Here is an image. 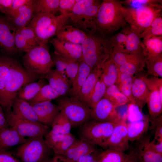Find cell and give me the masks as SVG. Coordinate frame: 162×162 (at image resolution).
Listing matches in <instances>:
<instances>
[{"label": "cell", "mask_w": 162, "mask_h": 162, "mask_svg": "<svg viewBox=\"0 0 162 162\" xmlns=\"http://www.w3.org/2000/svg\"><path fill=\"white\" fill-rule=\"evenodd\" d=\"M162 6H142L137 8L122 6L120 10L127 23L139 35L157 17L162 16Z\"/></svg>", "instance_id": "ba28073f"}, {"label": "cell", "mask_w": 162, "mask_h": 162, "mask_svg": "<svg viewBox=\"0 0 162 162\" xmlns=\"http://www.w3.org/2000/svg\"><path fill=\"white\" fill-rule=\"evenodd\" d=\"M93 69L83 60L79 62L78 72L68 92L70 97H74L77 94Z\"/></svg>", "instance_id": "83f0119b"}, {"label": "cell", "mask_w": 162, "mask_h": 162, "mask_svg": "<svg viewBox=\"0 0 162 162\" xmlns=\"http://www.w3.org/2000/svg\"><path fill=\"white\" fill-rule=\"evenodd\" d=\"M98 154L96 149L93 152L82 156L76 162H93Z\"/></svg>", "instance_id": "6125c7cd"}, {"label": "cell", "mask_w": 162, "mask_h": 162, "mask_svg": "<svg viewBox=\"0 0 162 162\" xmlns=\"http://www.w3.org/2000/svg\"><path fill=\"white\" fill-rule=\"evenodd\" d=\"M61 96L66 95L70 88V85L66 76L56 69H51L43 78Z\"/></svg>", "instance_id": "ac0fdd59"}, {"label": "cell", "mask_w": 162, "mask_h": 162, "mask_svg": "<svg viewBox=\"0 0 162 162\" xmlns=\"http://www.w3.org/2000/svg\"><path fill=\"white\" fill-rule=\"evenodd\" d=\"M100 68L98 67L93 69L81 87L80 92L74 98L84 103L92 92L100 78Z\"/></svg>", "instance_id": "4316f807"}, {"label": "cell", "mask_w": 162, "mask_h": 162, "mask_svg": "<svg viewBox=\"0 0 162 162\" xmlns=\"http://www.w3.org/2000/svg\"><path fill=\"white\" fill-rule=\"evenodd\" d=\"M79 62L70 61L65 69L64 75L68 79L70 85L78 72Z\"/></svg>", "instance_id": "f5cc1de1"}, {"label": "cell", "mask_w": 162, "mask_h": 162, "mask_svg": "<svg viewBox=\"0 0 162 162\" xmlns=\"http://www.w3.org/2000/svg\"><path fill=\"white\" fill-rule=\"evenodd\" d=\"M95 146L83 140L76 139L61 156L71 162H76L82 156L94 152Z\"/></svg>", "instance_id": "e0dca14e"}, {"label": "cell", "mask_w": 162, "mask_h": 162, "mask_svg": "<svg viewBox=\"0 0 162 162\" xmlns=\"http://www.w3.org/2000/svg\"><path fill=\"white\" fill-rule=\"evenodd\" d=\"M14 0H0V11L5 16L8 15Z\"/></svg>", "instance_id": "6f0895ef"}, {"label": "cell", "mask_w": 162, "mask_h": 162, "mask_svg": "<svg viewBox=\"0 0 162 162\" xmlns=\"http://www.w3.org/2000/svg\"><path fill=\"white\" fill-rule=\"evenodd\" d=\"M122 6L119 0L103 1L96 17V26L98 32L110 33L126 26L127 23L120 10Z\"/></svg>", "instance_id": "6da1fadb"}, {"label": "cell", "mask_w": 162, "mask_h": 162, "mask_svg": "<svg viewBox=\"0 0 162 162\" xmlns=\"http://www.w3.org/2000/svg\"><path fill=\"white\" fill-rule=\"evenodd\" d=\"M77 0H60L59 11L61 14L65 15L70 13Z\"/></svg>", "instance_id": "db71d44e"}, {"label": "cell", "mask_w": 162, "mask_h": 162, "mask_svg": "<svg viewBox=\"0 0 162 162\" xmlns=\"http://www.w3.org/2000/svg\"><path fill=\"white\" fill-rule=\"evenodd\" d=\"M94 34H88L81 44L83 61L93 68L101 67L112 51L110 39Z\"/></svg>", "instance_id": "277c9868"}, {"label": "cell", "mask_w": 162, "mask_h": 162, "mask_svg": "<svg viewBox=\"0 0 162 162\" xmlns=\"http://www.w3.org/2000/svg\"><path fill=\"white\" fill-rule=\"evenodd\" d=\"M100 69V78L107 88L115 85L118 75V67L109 58L101 66Z\"/></svg>", "instance_id": "4dcf8cb0"}, {"label": "cell", "mask_w": 162, "mask_h": 162, "mask_svg": "<svg viewBox=\"0 0 162 162\" xmlns=\"http://www.w3.org/2000/svg\"><path fill=\"white\" fill-rule=\"evenodd\" d=\"M129 154L119 150L108 148L99 153V162H124Z\"/></svg>", "instance_id": "f35d334b"}, {"label": "cell", "mask_w": 162, "mask_h": 162, "mask_svg": "<svg viewBox=\"0 0 162 162\" xmlns=\"http://www.w3.org/2000/svg\"><path fill=\"white\" fill-rule=\"evenodd\" d=\"M54 49V52L70 61L80 62L83 60L80 44H73L61 40L57 38L50 41Z\"/></svg>", "instance_id": "9a60e30c"}, {"label": "cell", "mask_w": 162, "mask_h": 162, "mask_svg": "<svg viewBox=\"0 0 162 162\" xmlns=\"http://www.w3.org/2000/svg\"><path fill=\"white\" fill-rule=\"evenodd\" d=\"M122 31L127 37L125 52L143 54L142 42L136 30L130 26L124 27Z\"/></svg>", "instance_id": "d4e9b609"}, {"label": "cell", "mask_w": 162, "mask_h": 162, "mask_svg": "<svg viewBox=\"0 0 162 162\" xmlns=\"http://www.w3.org/2000/svg\"><path fill=\"white\" fill-rule=\"evenodd\" d=\"M26 139L13 127L0 132V151H7L10 148L24 142Z\"/></svg>", "instance_id": "44dd1931"}, {"label": "cell", "mask_w": 162, "mask_h": 162, "mask_svg": "<svg viewBox=\"0 0 162 162\" xmlns=\"http://www.w3.org/2000/svg\"><path fill=\"white\" fill-rule=\"evenodd\" d=\"M60 96L49 84H47L41 88L35 97L28 102L31 105H33L43 102L51 101Z\"/></svg>", "instance_id": "ab89813d"}, {"label": "cell", "mask_w": 162, "mask_h": 162, "mask_svg": "<svg viewBox=\"0 0 162 162\" xmlns=\"http://www.w3.org/2000/svg\"><path fill=\"white\" fill-rule=\"evenodd\" d=\"M70 15L38 13L34 15L27 26L33 29L40 44L47 45L52 37L69 23Z\"/></svg>", "instance_id": "7a4b0ae2"}, {"label": "cell", "mask_w": 162, "mask_h": 162, "mask_svg": "<svg viewBox=\"0 0 162 162\" xmlns=\"http://www.w3.org/2000/svg\"><path fill=\"white\" fill-rule=\"evenodd\" d=\"M116 107L109 100L104 97L92 109L91 120L119 123L126 116L123 117L117 111Z\"/></svg>", "instance_id": "7c38bea8"}, {"label": "cell", "mask_w": 162, "mask_h": 162, "mask_svg": "<svg viewBox=\"0 0 162 162\" xmlns=\"http://www.w3.org/2000/svg\"><path fill=\"white\" fill-rule=\"evenodd\" d=\"M149 118L136 122L127 123L129 142L138 141L141 139L150 128Z\"/></svg>", "instance_id": "f1b7e54d"}, {"label": "cell", "mask_w": 162, "mask_h": 162, "mask_svg": "<svg viewBox=\"0 0 162 162\" xmlns=\"http://www.w3.org/2000/svg\"><path fill=\"white\" fill-rule=\"evenodd\" d=\"M56 100L60 112L69 120L72 128L80 126L91 120L92 110L76 98L64 95Z\"/></svg>", "instance_id": "8992f818"}, {"label": "cell", "mask_w": 162, "mask_h": 162, "mask_svg": "<svg viewBox=\"0 0 162 162\" xmlns=\"http://www.w3.org/2000/svg\"><path fill=\"white\" fill-rule=\"evenodd\" d=\"M126 117L129 122L143 120L149 118L144 115L142 109L138 106L131 103L128 104Z\"/></svg>", "instance_id": "bcb514c9"}, {"label": "cell", "mask_w": 162, "mask_h": 162, "mask_svg": "<svg viewBox=\"0 0 162 162\" xmlns=\"http://www.w3.org/2000/svg\"><path fill=\"white\" fill-rule=\"evenodd\" d=\"M148 74L156 77H162V55L146 60Z\"/></svg>", "instance_id": "f6af8a7d"}, {"label": "cell", "mask_w": 162, "mask_h": 162, "mask_svg": "<svg viewBox=\"0 0 162 162\" xmlns=\"http://www.w3.org/2000/svg\"><path fill=\"white\" fill-rule=\"evenodd\" d=\"M142 58H145L143 54L127 53L112 50L109 58L119 67L127 62Z\"/></svg>", "instance_id": "7bdbcfd3"}, {"label": "cell", "mask_w": 162, "mask_h": 162, "mask_svg": "<svg viewBox=\"0 0 162 162\" xmlns=\"http://www.w3.org/2000/svg\"><path fill=\"white\" fill-rule=\"evenodd\" d=\"M139 35L140 38L143 39L149 36H162V16L154 19L147 28Z\"/></svg>", "instance_id": "ee69618b"}, {"label": "cell", "mask_w": 162, "mask_h": 162, "mask_svg": "<svg viewBox=\"0 0 162 162\" xmlns=\"http://www.w3.org/2000/svg\"><path fill=\"white\" fill-rule=\"evenodd\" d=\"M154 130V137L153 140H162V116H159L156 119L152 127Z\"/></svg>", "instance_id": "11a10c76"}, {"label": "cell", "mask_w": 162, "mask_h": 162, "mask_svg": "<svg viewBox=\"0 0 162 162\" xmlns=\"http://www.w3.org/2000/svg\"><path fill=\"white\" fill-rule=\"evenodd\" d=\"M126 39V35L122 31L115 35L110 39L112 50L125 52Z\"/></svg>", "instance_id": "7dc6e473"}, {"label": "cell", "mask_w": 162, "mask_h": 162, "mask_svg": "<svg viewBox=\"0 0 162 162\" xmlns=\"http://www.w3.org/2000/svg\"><path fill=\"white\" fill-rule=\"evenodd\" d=\"M145 58H142L127 62L118 67V72L134 76L144 70L146 64Z\"/></svg>", "instance_id": "b9f144b4"}, {"label": "cell", "mask_w": 162, "mask_h": 162, "mask_svg": "<svg viewBox=\"0 0 162 162\" xmlns=\"http://www.w3.org/2000/svg\"><path fill=\"white\" fill-rule=\"evenodd\" d=\"M134 76L120 73L115 85L119 90L129 100L135 104L132 93V88Z\"/></svg>", "instance_id": "836d02e7"}, {"label": "cell", "mask_w": 162, "mask_h": 162, "mask_svg": "<svg viewBox=\"0 0 162 162\" xmlns=\"http://www.w3.org/2000/svg\"><path fill=\"white\" fill-rule=\"evenodd\" d=\"M17 30L23 36L28 44L32 48L40 45L35 33L32 28L26 26Z\"/></svg>", "instance_id": "681fc988"}, {"label": "cell", "mask_w": 162, "mask_h": 162, "mask_svg": "<svg viewBox=\"0 0 162 162\" xmlns=\"http://www.w3.org/2000/svg\"><path fill=\"white\" fill-rule=\"evenodd\" d=\"M101 2L98 0L87 10L83 16L80 28L86 31L89 34H94L98 32L96 26V19Z\"/></svg>", "instance_id": "f546056e"}, {"label": "cell", "mask_w": 162, "mask_h": 162, "mask_svg": "<svg viewBox=\"0 0 162 162\" xmlns=\"http://www.w3.org/2000/svg\"><path fill=\"white\" fill-rule=\"evenodd\" d=\"M124 162H139L137 155L134 151H132Z\"/></svg>", "instance_id": "be15d7a7"}, {"label": "cell", "mask_w": 162, "mask_h": 162, "mask_svg": "<svg viewBox=\"0 0 162 162\" xmlns=\"http://www.w3.org/2000/svg\"><path fill=\"white\" fill-rule=\"evenodd\" d=\"M43 136L29 137L20 144L15 154L21 162H46L51 158L52 149Z\"/></svg>", "instance_id": "5b68a950"}, {"label": "cell", "mask_w": 162, "mask_h": 162, "mask_svg": "<svg viewBox=\"0 0 162 162\" xmlns=\"http://www.w3.org/2000/svg\"><path fill=\"white\" fill-rule=\"evenodd\" d=\"M98 0H77L70 13L69 22L72 25L80 29L82 19L87 10L96 3Z\"/></svg>", "instance_id": "484cf974"}, {"label": "cell", "mask_w": 162, "mask_h": 162, "mask_svg": "<svg viewBox=\"0 0 162 162\" xmlns=\"http://www.w3.org/2000/svg\"><path fill=\"white\" fill-rule=\"evenodd\" d=\"M49 162H71L63 156L60 155H55L50 160Z\"/></svg>", "instance_id": "e7e4bbea"}, {"label": "cell", "mask_w": 162, "mask_h": 162, "mask_svg": "<svg viewBox=\"0 0 162 162\" xmlns=\"http://www.w3.org/2000/svg\"><path fill=\"white\" fill-rule=\"evenodd\" d=\"M11 110L15 115L20 118L38 122V117L32 106L28 102L16 98L13 102Z\"/></svg>", "instance_id": "603a6c76"}, {"label": "cell", "mask_w": 162, "mask_h": 162, "mask_svg": "<svg viewBox=\"0 0 162 162\" xmlns=\"http://www.w3.org/2000/svg\"><path fill=\"white\" fill-rule=\"evenodd\" d=\"M41 78L26 69L18 60L13 58L5 88L6 111L11 108L13 102L21 88L25 85Z\"/></svg>", "instance_id": "3957f363"}, {"label": "cell", "mask_w": 162, "mask_h": 162, "mask_svg": "<svg viewBox=\"0 0 162 162\" xmlns=\"http://www.w3.org/2000/svg\"><path fill=\"white\" fill-rule=\"evenodd\" d=\"M60 0H34L32 6L34 15L38 13L55 15L59 11Z\"/></svg>", "instance_id": "e575fe53"}, {"label": "cell", "mask_w": 162, "mask_h": 162, "mask_svg": "<svg viewBox=\"0 0 162 162\" xmlns=\"http://www.w3.org/2000/svg\"><path fill=\"white\" fill-rule=\"evenodd\" d=\"M131 91L135 104L142 109L146 104L149 90L141 76L134 77Z\"/></svg>", "instance_id": "cb8c5ba5"}, {"label": "cell", "mask_w": 162, "mask_h": 162, "mask_svg": "<svg viewBox=\"0 0 162 162\" xmlns=\"http://www.w3.org/2000/svg\"><path fill=\"white\" fill-rule=\"evenodd\" d=\"M161 0H126L121 1L122 4L137 8L142 6H162Z\"/></svg>", "instance_id": "c3c4849f"}, {"label": "cell", "mask_w": 162, "mask_h": 162, "mask_svg": "<svg viewBox=\"0 0 162 162\" xmlns=\"http://www.w3.org/2000/svg\"><path fill=\"white\" fill-rule=\"evenodd\" d=\"M98 155L97 157L94 160L93 162H99V161H98Z\"/></svg>", "instance_id": "03108f58"}, {"label": "cell", "mask_w": 162, "mask_h": 162, "mask_svg": "<svg viewBox=\"0 0 162 162\" xmlns=\"http://www.w3.org/2000/svg\"><path fill=\"white\" fill-rule=\"evenodd\" d=\"M53 62V66L58 72L64 74L67 66L70 61L68 58L54 52L52 58Z\"/></svg>", "instance_id": "f907efd6"}, {"label": "cell", "mask_w": 162, "mask_h": 162, "mask_svg": "<svg viewBox=\"0 0 162 162\" xmlns=\"http://www.w3.org/2000/svg\"><path fill=\"white\" fill-rule=\"evenodd\" d=\"M50 160H48V161H46V162H49Z\"/></svg>", "instance_id": "003e7915"}, {"label": "cell", "mask_w": 162, "mask_h": 162, "mask_svg": "<svg viewBox=\"0 0 162 162\" xmlns=\"http://www.w3.org/2000/svg\"><path fill=\"white\" fill-rule=\"evenodd\" d=\"M117 124L91 120L80 126V138L103 148Z\"/></svg>", "instance_id": "9c48e42d"}, {"label": "cell", "mask_w": 162, "mask_h": 162, "mask_svg": "<svg viewBox=\"0 0 162 162\" xmlns=\"http://www.w3.org/2000/svg\"><path fill=\"white\" fill-rule=\"evenodd\" d=\"M46 84L45 79L44 78L37 82L29 83L21 88L16 98L28 102L35 97L41 88Z\"/></svg>", "instance_id": "1f68e13d"}, {"label": "cell", "mask_w": 162, "mask_h": 162, "mask_svg": "<svg viewBox=\"0 0 162 162\" xmlns=\"http://www.w3.org/2000/svg\"><path fill=\"white\" fill-rule=\"evenodd\" d=\"M22 62L26 69L41 78L53 66L47 45L40 44L32 48L23 56Z\"/></svg>", "instance_id": "52a82bcc"}, {"label": "cell", "mask_w": 162, "mask_h": 162, "mask_svg": "<svg viewBox=\"0 0 162 162\" xmlns=\"http://www.w3.org/2000/svg\"><path fill=\"white\" fill-rule=\"evenodd\" d=\"M107 88L104 82L99 78L93 91L84 104L91 109H92L104 97Z\"/></svg>", "instance_id": "8d00e7d4"}, {"label": "cell", "mask_w": 162, "mask_h": 162, "mask_svg": "<svg viewBox=\"0 0 162 162\" xmlns=\"http://www.w3.org/2000/svg\"><path fill=\"white\" fill-rule=\"evenodd\" d=\"M141 76L149 90L146 104L152 127L162 112V79L154 76L148 78L146 75Z\"/></svg>", "instance_id": "30bf717a"}, {"label": "cell", "mask_w": 162, "mask_h": 162, "mask_svg": "<svg viewBox=\"0 0 162 162\" xmlns=\"http://www.w3.org/2000/svg\"><path fill=\"white\" fill-rule=\"evenodd\" d=\"M9 127L2 107L0 105V132Z\"/></svg>", "instance_id": "94428289"}, {"label": "cell", "mask_w": 162, "mask_h": 162, "mask_svg": "<svg viewBox=\"0 0 162 162\" xmlns=\"http://www.w3.org/2000/svg\"><path fill=\"white\" fill-rule=\"evenodd\" d=\"M50 131L56 134H67L70 133L71 124L68 119L60 112L51 125Z\"/></svg>", "instance_id": "60d3db41"}, {"label": "cell", "mask_w": 162, "mask_h": 162, "mask_svg": "<svg viewBox=\"0 0 162 162\" xmlns=\"http://www.w3.org/2000/svg\"><path fill=\"white\" fill-rule=\"evenodd\" d=\"M143 39L142 47L146 60L162 55V36H149Z\"/></svg>", "instance_id": "ffe728a7"}, {"label": "cell", "mask_w": 162, "mask_h": 162, "mask_svg": "<svg viewBox=\"0 0 162 162\" xmlns=\"http://www.w3.org/2000/svg\"><path fill=\"white\" fill-rule=\"evenodd\" d=\"M6 118L9 127L14 128L24 137L44 136L50 130V128L39 122L20 118L15 115L11 108L6 111Z\"/></svg>", "instance_id": "8fae6325"}, {"label": "cell", "mask_w": 162, "mask_h": 162, "mask_svg": "<svg viewBox=\"0 0 162 162\" xmlns=\"http://www.w3.org/2000/svg\"><path fill=\"white\" fill-rule=\"evenodd\" d=\"M14 41L15 46L19 52H27L32 48L23 36L17 30L15 34Z\"/></svg>", "instance_id": "816d5d0a"}, {"label": "cell", "mask_w": 162, "mask_h": 162, "mask_svg": "<svg viewBox=\"0 0 162 162\" xmlns=\"http://www.w3.org/2000/svg\"><path fill=\"white\" fill-rule=\"evenodd\" d=\"M104 97L109 100L116 107L130 103L129 99L119 90L115 85L107 88Z\"/></svg>", "instance_id": "74e56055"}, {"label": "cell", "mask_w": 162, "mask_h": 162, "mask_svg": "<svg viewBox=\"0 0 162 162\" xmlns=\"http://www.w3.org/2000/svg\"><path fill=\"white\" fill-rule=\"evenodd\" d=\"M38 117V122L51 127L55 118L60 112L57 105L46 101L32 105Z\"/></svg>", "instance_id": "2e32d148"}, {"label": "cell", "mask_w": 162, "mask_h": 162, "mask_svg": "<svg viewBox=\"0 0 162 162\" xmlns=\"http://www.w3.org/2000/svg\"><path fill=\"white\" fill-rule=\"evenodd\" d=\"M13 58L7 56H0V105L4 108L5 86Z\"/></svg>", "instance_id": "d6a6232c"}, {"label": "cell", "mask_w": 162, "mask_h": 162, "mask_svg": "<svg viewBox=\"0 0 162 162\" xmlns=\"http://www.w3.org/2000/svg\"><path fill=\"white\" fill-rule=\"evenodd\" d=\"M34 16V12L32 4L16 16L11 18L6 16L17 30L27 26Z\"/></svg>", "instance_id": "d590c367"}, {"label": "cell", "mask_w": 162, "mask_h": 162, "mask_svg": "<svg viewBox=\"0 0 162 162\" xmlns=\"http://www.w3.org/2000/svg\"><path fill=\"white\" fill-rule=\"evenodd\" d=\"M6 16H0V52L10 55L18 53L15 44L16 31Z\"/></svg>", "instance_id": "4fadbf2b"}, {"label": "cell", "mask_w": 162, "mask_h": 162, "mask_svg": "<svg viewBox=\"0 0 162 162\" xmlns=\"http://www.w3.org/2000/svg\"><path fill=\"white\" fill-rule=\"evenodd\" d=\"M56 35L63 41L80 45L87 37V34L80 29L68 24L64 26Z\"/></svg>", "instance_id": "d6986e66"}, {"label": "cell", "mask_w": 162, "mask_h": 162, "mask_svg": "<svg viewBox=\"0 0 162 162\" xmlns=\"http://www.w3.org/2000/svg\"><path fill=\"white\" fill-rule=\"evenodd\" d=\"M34 0H14L10 13L6 16L11 15L14 12L21 6L32 3Z\"/></svg>", "instance_id": "680465c9"}, {"label": "cell", "mask_w": 162, "mask_h": 162, "mask_svg": "<svg viewBox=\"0 0 162 162\" xmlns=\"http://www.w3.org/2000/svg\"><path fill=\"white\" fill-rule=\"evenodd\" d=\"M0 162H21L15 154L7 151H0Z\"/></svg>", "instance_id": "9f6ffc18"}, {"label": "cell", "mask_w": 162, "mask_h": 162, "mask_svg": "<svg viewBox=\"0 0 162 162\" xmlns=\"http://www.w3.org/2000/svg\"><path fill=\"white\" fill-rule=\"evenodd\" d=\"M148 146L152 151L162 154V140H153L148 143Z\"/></svg>", "instance_id": "91938a15"}, {"label": "cell", "mask_w": 162, "mask_h": 162, "mask_svg": "<svg viewBox=\"0 0 162 162\" xmlns=\"http://www.w3.org/2000/svg\"><path fill=\"white\" fill-rule=\"evenodd\" d=\"M150 139L148 136L138 141L139 143L134 151L139 162H162V154L154 152L148 147Z\"/></svg>", "instance_id": "7402d4cb"}, {"label": "cell", "mask_w": 162, "mask_h": 162, "mask_svg": "<svg viewBox=\"0 0 162 162\" xmlns=\"http://www.w3.org/2000/svg\"><path fill=\"white\" fill-rule=\"evenodd\" d=\"M126 117L115 127L110 136L103 148L112 149L124 152L129 148Z\"/></svg>", "instance_id": "5bb4252c"}]
</instances>
